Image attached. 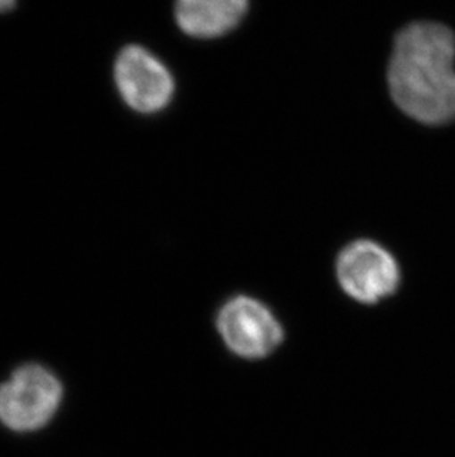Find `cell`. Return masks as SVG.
I'll use <instances>...</instances> for the list:
<instances>
[{"label":"cell","instance_id":"6da1fadb","mask_svg":"<svg viewBox=\"0 0 455 457\" xmlns=\"http://www.w3.org/2000/svg\"><path fill=\"white\" fill-rule=\"evenodd\" d=\"M455 36L436 22H414L396 36L387 69L392 100L414 120L455 119Z\"/></svg>","mask_w":455,"mask_h":457},{"label":"cell","instance_id":"7a4b0ae2","mask_svg":"<svg viewBox=\"0 0 455 457\" xmlns=\"http://www.w3.org/2000/svg\"><path fill=\"white\" fill-rule=\"evenodd\" d=\"M62 400V385L39 364H26L0 386V422L17 432L45 427Z\"/></svg>","mask_w":455,"mask_h":457},{"label":"cell","instance_id":"3957f363","mask_svg":"<svg viewBox=\"0 0 455 457\" xmlns=\"http://www.w3.org/2000/svg\"><path fill=\"white\" fill-rule=\"evenodd\" d=\"M114 80L123 101L142 114L161 112L175 92L168 67L139 45H129L117 55Z\"/></svg>","mask_w":455,"mask_h":457},{"label":"cell","instance_id":"277c9868","mask_svg":"<svg viewBox=\"0 0 455 457\" xmlns=\"http://www.w3.org/2000/svg\"><path fill=\"white\" fill-rule=\"evenodd\" d=\"M337 278L349 296L374 303L395 292L400 285V267L385 247L358 240L340 253Z\"/></svg>","mask_w":455,"mask_h":457},{"label":"cell","instance_id":"5b68a950","mask_svg":"<svg viewBox=\"0 0 455 457\" xmlns=\"http://www.w3.org/2000/svg\"><path fill=\"white\" fill-rule=\"evenodd\" d=\"M218 328L229 350L241 357H265L283 341L278 320L263 303L247 296H236L220 310Z\"/></svg>","mask_w":455,"mask_h":457},{"label":"cell","instance_id":"8992f818","mask_svg":"<svg viewBox=\"0 0 455 457\" xmlns=\"http://www.w3.org/2000/svg\"><path fill=\"white\" fill-rule=\"evenodd\" d=\"M247 8L249 0H177L175 17L185 35L213 39L234 30Z\"/></svg>","mask_w":455,"mask_h":457},{"label":"cell","instance_id":"52a82bcc","mask_svg":"<svg viewBox=\"0 0 455 457\" xmlns=\"http://www.w3.org/2000/svg\"><path fill=\"white\" fill-rule=\"evenodd\" d=\"M15 4H17V0H0V12H8L13 9Z\"/></svg>","mask_w":455,"mask_h":457}]
</instances>
